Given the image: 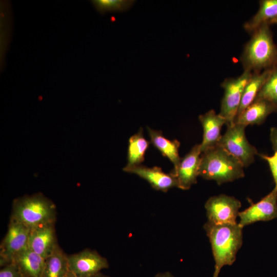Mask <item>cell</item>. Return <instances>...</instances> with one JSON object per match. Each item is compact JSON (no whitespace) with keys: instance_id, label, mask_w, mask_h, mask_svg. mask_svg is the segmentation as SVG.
I'll return each mask as SVG.
<instances>
[{"instance_id":"cell-2","label":"cell","mask_w":277,"mask_h":277,"mask_svg":"<svg viewBox=\"0 0 277 277\" xmlns=\"http://www.w3.org/2000/svg\"><path fill=\"white\" fill-rule=\"evenodd\" d=\"M240 61L244 70L252 73L271 69L277 65V46L269 24L262 25L251 34Z\"/></svg>"},{"instance_id":"cell-22","label":"cell","mask_w":277,"mask_h":277,"mask_svg":"<svg viewBox=\"0 0 277 277\" xmlns=\"http://www.w3.org/2000/svg\"><path fill=\"white\" fill-rule=\"evenodd\" d=\"M256 97L268 101L277 108V65L271 69Z\"/></svg>"},{"instance_id":"cell-17","label":"cell","mask_w":277,"mask_h":277,"mask_svg":"<svg viewBox=\"0 0 277 277\" xmlns=\"http://www.w3.org/2000/svg\"><path fill=\"white\" fill-rule=\"evenodd\" d=\"M150 142L163 154L167 157L173 164L174 169H176L181 160L179 156V148L180 143L176 140L170 141L166 138L160 130L152 129L147 127Z\"/></svg>"},{"instance_id":"cell-14","label":"cell","mask_w":277,"mask_h":277,"mask_svg":"<svg viewBox=\"0 0 277 277\" xmlns=\"http://www.w3.org/2000/svg\"><path fill=\"white\" fill-rule=\"evenodd\" d=\"M203 128V140L200 145L201 152L216 145L222 135V127L226 124V120L219 113L211 109L199 116Z\"/></svg>"},{"instance_id":"cell-21","label":"cell","mask_w":277,"mask_h":277,"mask_svg":"<svg viewBox=\"0 0 277 277\" xmlns=\"http://www.w3.org/2000/svg\"><path fill=\"white\" fill-rule=\"evenodd\" d=\"M149 144V142L144 136L142 128L137 133L132 135L129 139L127 164L125 167L141 165L144 160V155Z\"/></svg>"},{"instance_id":"cell-29","label":"cell","mask_w":277,"mask_h":277,"mask_svg":"<svg viewBox=\"0 0 277 277\" xmlns=\"http://www.w3.org/2000/svg\"><path fill=\"white\" fill-rule=\"evenodd\" d=\"M269 24L270 25L271 24H277V16L271 20L269 22Z\"/></svg>"},{"instance_id":"cell-12","label":"cell","mask_w":277,"mask_h":277,"mask_svg":"<svg viewBox=\"0 0 277 277\" xmlns=\"http://www.w3.org/2000/svg\"><path fill=\"white\" fill-rule=\"evenodd\" d=\"M58 246L54 223L30 229L28 248L46 260Z\"/></svg>"},{"instance_id":"cell-8","label":"cell","mask_w":277,"mask_h":277,"mask_svg":"<svg viewBox=\"0 0 277 277\" xmlns=\"http://www.w3.org/2000/svg\"><path fill=\"white\" fill-rule=\"evenodd\" d=\"M30 229L10 220L6 235L1 245V266L11 263L13 258L28 248Z\"/></svg>"},{"instance_id":"cell-6","label":"cell","mask_w":277,"mask_h":277,"mask_svg":"<svg viewBox=\"0 0 277 277\" xmlns=\"http://www.w3.org/2000/svg\"><path fill=\"white\" fill-rule=\"evenodd\" d=\"M252 74L251 71L244 70L239 76L227 78L221 84L224 94L219 114L226 120L227 126L234 124L244 88Z\"/></svg>"},{"instance_id":"cell-26","label":"cell","mask_w":277,"mask_h":277,"mask_svg":"<svg viewBox=\"0 0 277 277\" xmlns=\"http://www.w3.org/2000/svg\"><path fill=\"white\" fill-rule=\"evenodd\" d=\"M270 139L274 152L277 151V127L271 128L270 131Z\"/></svg>"},{"instance_id":"cell-16","label":"cell","mask_w":277,"mask_h":277,"mask_svg":"<svg viewBox=\"0 0 277 277\" xmlns=\"http://www.w3.org/2000/svg\"><path fill=\"white\" fill-rule=\"evenodd\" d=\"M11 263L16 266L24 277H42L45 260L28 248L15 255Z\"/></svg>"},{"instance_id":"cell-13","label":"cell","mask_w":277,"mask_h":277,"mask_svg":"<svg viewBox=\"0 0 277 277\" xmlns=\"http://www.w3.org/2000/svg\"><path fill=\"white\" fill-rule=\"evenodd\" d=\"M123 170L126 172L137 175L146 180L157 190L167 192L169 189L176 187L177 182L175 177L170 173H165L161 168L153 167L149 168L143 165H137L130 167H125Z\"/></svg>"},{"instance_id":"cell-20","label":"cell","mask_w":277,"mask_h":277,"mask_svg":"<svg viewBox=\"0 0 277 277\" xmlns=\"http://www.w3.org/2000/svg\"><path fill=\"white\" fill-rule=\"evenodd\" d=\"M68 272L67 255L58 245L45 260L42 277H65Z\"/></svg>"},{"instance_id":"cell-27","label":"cell","mask_w":277,"mask_h":277,"mask_svg":"<svg viewBox=\"0 0 277 277\" xmlns=\"http://www.w3.org/2000/svg\"><path fill=\"white\" fill-rule=\"evenodd\" d=\"M154 277H175L170 272L165 271L159 272Z\"/></svg>"},{"instance_id":"cell-18","label":"cell","mask_w":277,"mask_h":277,"mask_svg":"<svg viewBox=\"0 0 277 277\" xmlns=\"http://www.w3.org/2000/svg\"><path fill=\"white\" fill-rule=\"evenodd\" d=\"M277 16V0H261L258 12L243 27L250 33H253L262 25L268 23Z\"/></svg>"},{"instance_id":"cell-11","label":"cell","mask_w":277,"mask_h":277,"mask_svg":"<svg viewBox=\"0 0 277 277\" xmlns=\"http://www.w3.org/2000/svg\"><path fill=\"white\" fill-rule=\"evenodd\" d=\"M200 145H195L183 159L176 169L170 173L177 182V188L188 190L197 182L201 162Z\"/></svg>"},{"instance_id":"cell-9","label":"cell","mask_w":277,"mask_h":277,"mask_svg":"<svg viewBox=\"0 0 277 277\" xmlns=\"http://www.w3.org/2000/svg\"><path fill=\"white\" fill-rule=\"evenodd\" d=\"M69 271L76 277H93L109 267L107 260L89 249L67 255Z\"/></svg>"},{"instance_id":"cell-4","label":"cell","mask_w":277,"mask_h":277,"mask_svg":"<svg viewBox=\"0 0 277 277\" xmlns=\"http://www.w3.org/2000/svg\"><path fill=\"white\" fill-rule=\"evenodd\" d=\"M55 218L54 204L42 195L25 196L14 201L11 220L30 229L54 223Z\"/></svg>"},{"instance_id":"cell-23","label":"cell","mask_w":277,"mask_h":277,"mask_svg":"<svg viewBox=\"0 0 277 277\" xmlns=\"http://www.w3.org/2000/svg\"><path fill=\"white\" fill-rule=\"evenodd\" d=\"M133 0H93V6L100 13L107 12H123L128 10L134 4Z\"/></svg>"},{"instance_id":"cell-30","label":"cell","mask_w":277,"mask_h":277,"mask_svg":"<svg viewBox=\"0 0 277 277\" xmlns=\"http://www.w3.org/2000/svg\"><path fill=\"white\" fill-rule=\"evenodd\" d=\"M65 277H76L73 273L69 271L66 275Z\"/></svg>"},{"instance_id":"cell-25","label":"cell","mask_w":277,"mask_h":277,"mask_svg":"<svg viewBox=\"0 0 277 277\" xmlns=\"http://www.w3.org/2000/svg\"><path fill=\"white\" fill-rule=\"evenodd\" d=\"M260 156L267 162L275 183V186H277V151H275L273 155L271 156H267L264 154H261Z\"/></svg>"},{"instance_id":"cell-3","label":"cell","mask_w":277,"mask_h":277,"mask_svg":"<svg viewBox=\"0 0 277 277\" xmlns=\"http://www.w3.org/2000/svg\"><path fill=\"white\" fill-rule=\"evenodd\" d=\"M242 162L219 144L201 153L199 175L218 185L245 176Z\"/></svg>"},{"instance_id":"cell-10","label":"cell","mask_w":277,"mask_h":277,"mask_svg":"<svg viewBox=\"0 0 277 277\" xmlns=\"http://www.w3.org/2000/svg\"><path fill=\"white\" fill-rule=\"evenodd\" d=\"M238 224L242 228L260 221H269L277 217V186L258 202L239 212Z\"/></svg>"},{"instance_id":"cell-24","label":"cell","mask_w":277,"mask_h":277,"mask_svg":"<svg viewBox=\"0 0 277 277\" xmlns=\"http://www.w3.org/2000/svg\"><path fill=\"white\" fill-rule=\"evenodd\" d=\"M0 277H24L13 263L3 266L0 270Z\"/></svg>"},{"instance_id":"cell-1","label":"cell","mask_w":277,"mask_h":277,"mask_svg":"<svg viewBox=\"0 0 277 277\" xmlns=\"http://www.w3.org/2000/svg\"><path fill=\"white\" fill-rule=\"evenodd\" d=\"M204 228L211 244L215 262L212 277H218L221 269L231 265L243 243V228L234 224L215 225L207 222Z\"/></svg>"},{"instance_id":"cell-19","label":"cell","mask_w":277,"mask_h":277,"mask_svg":"<svg viewBox=\"0 0 277 277\" xmlns=\"http://www.w3.org/2000/svg\"><path fill=\"white\" fill-rule=\"evenodd\" d=\"M270 70L268 69L261 72L252 73L251 77L244 88L236 116L243 111L255 99L267 80Z\"/></svg>"},{"instance_id":"cell-28","label":"cell","mask_w":277,"mask_h":277,"mask_svg":"<svg viewBox=\"0 0 277 277\" xmlns=\"http://www.w3.org/2000/svg\"><path fill=\"white\" fill-rule=\"evenodd\" d=\"M93 277H110V276L109 275L104 274L102 272H100L97 273V274H96L95 275L93 276Z\"/></svg>"},{"instance_id":"cell-7","label":"cell","mask_w":277,"mask_h":277,"mask_svg":"<svg viewBox=\"0 0 277 277\" xmlns=\"http://www.w3.org/2000/svg\"><path fill=\"white\" fill-rule=\"evenodd\" d=\"M241 205L233 196L223 194L211 196L205 204L208 222L215 225L236 224Z\"/></svg>"},{"instance_id":"cell-15","label":"cell","mask_w":277,"mask_h":277,"mask_svg":"<svg viewBox=\"0 0 277 277\" xmlns=\"http://www.w3.org/2000/svg\"><path fill=\"white\" fill-rule=\"evenodd\" d=\"M277 112V108L268 101L256 97L253 102L243 111L237 115L234 123L248 126L261 125L267 116Z\"/></svg>"},{"instance_id":"cell-5","label":"cell","mask_w":277,"mask_h":277,"mask_svg":"<svg viewBox=\"0 0 277 277\" xmlns=\"http://www.w3.org/2000/svg\"><path fill=\"white\" fill-rule=\"evenodd\" d=\"M246 127L235 123L228 126L225 133L222 135L218 143L239 159L244 167L253 163L255 156L258 154L257 149L249 143L246 137Z\"/></svg>"}]
</instances>
